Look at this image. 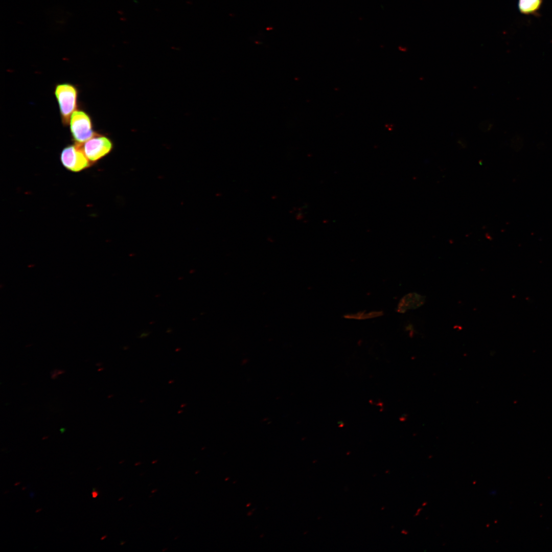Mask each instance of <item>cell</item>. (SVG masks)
Wrapping results in <instances>:
<instances>
[{
	"label": "cell",
	"instance_id": "6da1fadb",
	"mask_svg": "<svg viewBox=\"0 0 552 552\" xmlns=\"http://www.w3.org/2000/svg\"><path fill=\"white\" fill-rule=\"evenodd\" d=\"M54 95L57 101L62 124L67 126L73 113L78 107V89L74 85L62 83L56 85Z\"/></svg>",
	"mask_w": 552,
	"mask_h": 552
},
{
	"label": "cell",
	"instance_id": "7a4b0ae2",
	"mask_svg": "<svg viewBox=\"0 0 552 552\" xmlns=\"http://www.w3.org/2000/svg\"><path fill=\"white\" fill-rule=\"evenodd\" d=\"M69 125L74 142L77 145H81L96 132L90 116L82 110L78 109L73 113Z\"/></svg>",
	"mask_w": 552,
	"mask_h": 552
},
{
	"label": "cell",
	"instance_id": "3957f363",
	"mask_svg": "<svg viewBox=\"0 0 552 552\" xmlns=\"http://www.w3.org/2000/svg\"><path fill=\"white\" fill-rule=\"evenodd\" d=\"M60 160L66 169L73 172H81L93 165L85 155L81 146L75 143L65 147L62 150Z\"/></svg>",
	"mask_w": 552,
	"mask_h": 552
},
{
	"label": "cell",
	"instance_id": "277c9868",
	"mask_svg": "<svg viewBox=\"0 0 552 552\" xmlns=\"http://www.w3.org/2000/svg\"><path fill=\"white\" fill-rule=\"evenodd\" d=\"M80 146L92 164L109 154L113 148L112 143L109 138L97 132L90 139Z\"/></svg>",
	"mask_w": 552,
	"mask_h": 552
},
{
	"label": "cell",
	"instance_id": "5b68a950",
	"mask_svg": "<svg viewBox=\"0 0 552 552\" xmlns=\"http://www.w3.org/2000/svg\"><path fill=\"white\" fill-rule=\"evenodd\" d=\"M425 302V296L416 292L404 295L400 301L397 311L404 313L408 310H414L422 306Z\"/></svg>",
	"mask_w": 552,
	"mask_h": 552
},
{
	"label": "cell",
	"instance_id": "8992f818",
	"mask_svg": "<svg viewBox=\"0 0 552 552\" xmlns=\"http://www.w3.org/2000/svg\"><path fill=\"white\" fill-rule=\"evenodd\" d=\"M543 0H518L519 11L526 15L536 13L540 8Z\"/></svg>",
	"mask_w": 552,
	"mask_h": 552
},
{
	"label": "cell",
	"instance_id": "52a82bcc",
	"mask_svg": "<svg viewBox=\"0 0 552 552\" xmlns=\"http://www.w3.org/2000/svg\"><path fill=\"white\" fill-rule=\"evenodd\" d=\"M91 495H92L93 498H97V496L99 495L98 492L96 490V489L95 488H93V491L91 492Z\"/></svg>",
	"mask_w": 552,
	"mask_h": 552
},
{
	"label": "cell",
	"instance_id": "ba28073f",
	"mask_svg": "<svg viewBox=\"0 0 552 552\" xmlns=\"http://www.w3.org/2000/svg\"><path fill=\"white\" fill-rule=\"evenodd\" d=\"M34 493H33V492H30V497H31V498H33V496H34Z\"/></svg>",
	"mask_w": 552,
	"mask_h": 552
},
{
	"label": "cell",
	"instance_id": "9c48e42d",
	"mask_svg": "<svg viewBox=\"0 0 552 552\" xmlns=\"http://www.w3.org/2000/svg\"><path fill=\"white\" fill-rule=\"evenodd\" d=\"M41 509H39V510H36V513H37V512H38L39 511H41Z\"/></svg>",
	"mask_w": 552,
	"mask_h": 552
},
{
	"label": "cell",
	"instance_id": "30bf717a",
	"mask_svg": "<svg viewBox=\"0 0 552 552\" xmlns=\"http://www.w3.org/2000/svg\"><path fill=\"white\" fill-rule=\"evenodd\" d=\"M106 537V536H105L104 537H103L101 538V540H103V539H104V538H105Z\"/></svg>",
	"mask_w": 552,
	"mask_h": 552
},
{
	"label": "cell",
	"instance_id": "8fae6325",
	"mask_svg": "<svg viewBox=\"0 0 552 552\" xmlns=\"http://www.w3.org/2000/svg\"><path fill=\"white\" fill-rule=\"evenodd\" d=\"M19 483H20V482H18V483H16V484H15V486H16V485H18V484H19Z\"/></svg>",
	"mask_w": 552,
	"mask_h": 552
}]
</instances>
